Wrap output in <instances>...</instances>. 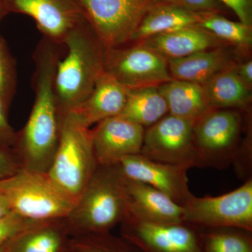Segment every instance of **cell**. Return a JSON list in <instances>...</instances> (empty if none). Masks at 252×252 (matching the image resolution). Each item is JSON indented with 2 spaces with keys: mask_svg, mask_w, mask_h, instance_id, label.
<instances>
[{
  "mask_svg": "<svg viewBox=\"0 0 252 252\" xmlns=\"http://www.w3.org/2000/svg\"><path fill=\"white\" fill-rule=\"evenodd\" d=\"M60 45L43 37L33 55L34 101L23 130L16 133L13 152L21 167L47 172L59 145L61 115L55 91V76L61 59Z\"/></svg>",
  "mask_w": 252,
  "mask_h": 252,
  "instance_id": "cell-1",
  "label": "cell"
},
{
  "mask_svg": "<svg viewBox=\"0 0 252 252\" xmlns=\"http://www.w3.org/2000/svg\"><path fill=\"white\" fill-rule=\"evenodd\" d=\"M130 214L125 177L117 165H97L65 218L73 235L110 233Z\"/></svg>",
  "mask_w": 252,
  "mask_h": 252,
  "instance_id": "cell-2",
  "label": "cell"
},
{
  "mask_svg": "<svg viewBox=\"0 0 252 252\" xmlns=\"http://www.w3.org/2000/svg\"><path fill=\"white\" fill-rule=\"evenodd\" d=\"M67 54L60 59L55 76V91L60 115L72 112L94 90L104 72L106 48L89 21L66 37Z\"/></svg>",
  "mask_w": 252,
  "mask_h": 252,
  "instance_id": "cell-3",
  "label": "cell"
},
{
  "mask_svg": "<svg viewBox=\"0 0 252 252\" xmlns=\"http://www.w3.org/2000/svg\"><path fill=\"white\" fill-rule=\"evenodd\" d=\"M97 166L91 129L72 112L61 116L59 145L48 175L77 203Z\"/></svg>",
  "mask_w": 252,
  "mask_h": 252,
  "instance_id": "cell-4",
  "label": "cell"
},
{
  "mask_svg": "<svg viewBox=\"0 0 252 252\" xmlns=\"http://www.w3.org/2000/svg\"><path fill=\"white\" fill-rule=\"evenodd\" d=\"M0 193L7 199L13 212L34 221L67 218L76 204L47 172L22 167L0 181Z\"/></svg>",
  "mask_w": 252,
  "mask_h": 252,
  "instance_id": "cell-5",
  "label": "cell"
},
{
  "mask_svg": "<svg viewBox=\"0 0 252 252\" xmlns=\"http://www.w3.org/2000/svg\"><path fill=\"white\" fill-rule=\"evenodd\" d=\"M242 125L237 109L212 108L197 119L193 128L197 167L223 170L233 164Z\"/></svg>",
  "mask_w": 252,
  "mask_h": 252,
  "instance_id": "cell-6",
  "label": "cell"
},
{
  "mask_svg": "<svg viewBox=\"0 0 252 252\" xmlns=\"http://www.w3.org/2000/svg\"><path fill=\"white\" fill-rule=\"evenodd\" d=\"M106 49L125 45L142 20L162 0H78Z\"/></svg>",
  "mask_w": 252,
  "mask_h": 252,
  "instance_id": "cell-7",
  "label": "cell"
},
{
  "mask_svg": "<svg viewBox=\"0 0 252 252\" xmlns=\"http://www.w3.org/2000/svg\"><path fill=\"white\" fill-rule=\"evenodd\" d=\"M182 207L184 223L203 228H234L252 232V178L220 196L194 195Z\"/></svg>",
  "mask_w": 252,
  "mask_h": 252,
  "instance_id": "cell-8",
  "label": "cell"
},
{
  "mask_svg": "<svg viewBox=\"0 0 252 252\" xmlns=\"http://www.w3.org/2000/svg\"><path fill=\"white\" fill-rule=\"evenodd\" d=\"M104 72L127 89L159 86L173 79L166 58L140 42L106 49Z\"/></svg>",
  "mask_w": 252,
  "mask_h": 252,
  "instance_id": "cell-9",
  "label": "cell"
},
{
  "mask_svg": "<svg viewBox=\"0 0 252 252\" xmlns=\"http://www.w3.org/2000/svg\"><path fill=\"white\" fill-rule=\"evenodd\" d=\"M195 121L167 114L145 130L141 155L188 169L197 167L193 141Z\"/></svg>",
  "mask_w": 252,
  "mask_h": 252,
  "instance_id": "cell-10",
  "label": "cell"
},
{
  "mask_svg": "<svg viewBox=\"0 0 252 252\" xmlns=\"http://www.w3.org/2000/svg\"><path fill=\"white\" fill-rule=\"evenodd\" d=\"M6 13L33 18L44 38L63 45L68 34L87 18L78 0H1Z\"/></svg>",
  "mask_w": 252,
  "mask_h": 252,
  "instance_id": "cell-11",
  "label": "cell"
},
{
  "mask_svg": "<svg viewBox=\"0 0 252 252\" xmlns=\"http://www.w3.org/2000/svg\"><path fill=\"white\" fill-rule=\"evenodd\" d=\"M121 226L122 237L142 252H203L195 225L156 224L128 215Z\"/></svg>",
  "mask_w": 252,
  "mask_h": 252,
  "instance_id": "cell-12",
  "label": "cell"
},
{
  "mask_svg": "<svg viewBox=\"0 0 252 252\" xmlns=\"http://www.w3.org/2000/svg\"><path fill=\"white\" fill-rule=\"evenodd\" d=\"M117 165L126 178L154 187L180 206L194 196L189 189L187 167L155 161L140 154L124 158Z\"/></svg>",
  "mask_w": 252,
  "mask_h": 252,
  "instance_id": "cell-13",
  "label": "cell"
},
{
  "mask_svg": "<svg viewBox=\"0 0 252 252\" xmlns=\"http://www.w3.org/2000/svg\"><path fill=\"white\" fill-rule=\"evenodd\" d=\"M145 128L118 115L91 129L93 148L97 165H117L124 158L140 154Z\"/></svg>",
  "mask_w": 252,
  "mask_h": 252,
  "instance_id": "cell-14",
  "label": "cell"
},
{
  "mask_svg": "<svg viewBox=\"0 0 252 252\" xmlns=\"http://www.w3.org/2000/svg\"><path fill=\"white\" fill-rule=\"evenodd\" d=\"M125 180L130 207L129 215L156 224L184 223L183 207L165 194L143 182L126 177Z\"/></svg>",
  "mask_w": 252,
  "mask_h": 252,
  "instance_id": "cell-15",
  "label": "cell"
},
{
  "mask_svg": "<svg viewBox=\"0 0 252 252\" xmlns=\"http://www.w3.org/2000/svg\"><path fill=\"white\" fill-rule=\"evenodd\" d=\"M127 89L106 72L99 76L94 90L72 112L88 127L119 115L125 106Z\"/></svg>",
  "mask_w": 252,
  "mask_h": 252,
  "instance_id": "cell-16",
  "label": "cell"
},
{
  "mask_svg": "<svg viewBox=\"0 0 252 252\" xmlns=\"http://www.w3.org/2000/svg\"><path fill=\"white\" fill-rule=\"evenodd\" d=\"M227 46L199 51L180 59H167L172 79L205 85L216 74L234 67V53Z\"/></svg>",
  "mask_w": 252,
  "mask_h": 252,
  "instance_id": "cell-17",
  "label": "cell"
},
{
  "mask_svg": "<svg viewBox=\"0 0 252 252\" xmlns=\"http://www.w3.org/2000/svg\"><path fill=\"white\" fill-rule=\"evenodd\" d=\"M69 235L65 219L34 221L5 244L0 252H67Z\"/></svg>",
  "mask_w": 252,
  "mask_h": 252,
  "instance_id": "cell-18",
  "label": "cell"
},
{
  "mask_svg": "<svg viewBox=\"0 0 252 252\" xmlns=\"http://www.w3.org/2000/svg\"><path fill=\"white\" fill-rule=\"evenodd\" d=\"M140 42L167 59H180L199 51L228 44L198 26H189L158 34Z\"/></svg>",
  "mask_w": 252,
  "mask_h": 252,
  "instance_id": "cell-19",
  "label": "cell"
},
{
  "mask_svg": "<svg viewBox=\"0 0 252 252\" xmlns=\"http://www.w3.org/2000/svg\"><path fill=\"white\" fill-rule=\"evenodd\" d=\"M203 14L170 3H160L146 15L130 42H140L152 36L198 26Z\"/></svg>",
  "mask_w": 252,
  "mask_h": 252,
  "instance_id": "cell-20",
  "label": "cell"
},
{
  "mask_svg": "<svg viewBox=\"0 0 252 252\" xmlns=\"http://www.w3.org/2000/svg\"><path fill=\"white\" fill-rule=\"evenodd\" d=\"M158 88L172 115L197 120L212 109L204 86L200 84L172 79Z\"/></svg>",
  "mask_w": 252,
  "mask_h": 252,
  "instance_id": "cell-21",
  "label": "cell"
},
{
  "mask_svg": "<svg viewBox=\"0 0 252 252\" xmlns=\"http://www.w3.org/2000/svg\"><path fill=\"white\" fill-rule=\"evenodd\" d=\"M204 89L212 108L244 109L252 101V89L235 72L234 67L216 74Z\"/></svg>",
  "mask_w": 252,
  "mask_h": 252,
  "instance_id": "cell-22",
  "label": "cell"
},
{
  "mask_svg": "<svg viewBox=\"0 0 252 252\" xmlns=\"http://www.w3.org/2000/svg\"><path fill=\"white\" fill-rule=\"evenodd\" d=\"M169 114L166 101L158 86L127 89L121 117L142 127H150Z\"/></svg>",
  "mask_w": 252,
  "mask_h": 252,
  "instance_id": "cell-23",
  "label": "cell"
},
{
  "mask_svg": "<svg viewBox=\"0 0 252 252\" xmlns=\"http://www.w3.org/2000/svg\"><path fill=\"white\" fill-rule=\"evenodd\" d=\"M196 227L203 252H252V232L234 228Z\"/></svg>",
  "mask_w": 252,
  "mask_h": 252,
  "instance_id": "cell-24",
  "label": "cell"
},
{
  "mask_svg": "<svg viewBox=\"0 0 252 252\" xmlns=\"http://www.w3.org/2000/svg\"><path fill=\"white\" fill-rule=\"evenodd\" d=\"M198 26L228 44L243 49L252 48V26L230 21L217 13H204Z\"/></svg>",
  "mask_w": 252,
  "mask_h": 252,
  "instance_id": "cell-25",
  "label": "cell"
},
{
  "mask_svg": "<svg viewBox=\"0 0 252 252\" xmlns=\"http://www.w3.org/2000/svg\"><path fill=\"white\" fill-rule=\"evenodd\" d=\"M72 252H142L133 244L110 233L76 235L69 240Z\"/></svg>",
  "mask_w": 252,
  "mask_h": 252,
  "instance_id": "cell-26",
  "label": "cell"
},
{
  "mask_svg": "<svg viewBox=\"0 0 252 252\" xmlns=\"http://www.w3.org/2000/svg\"><path fill=\"white\" fill-rule=\"evenodd\" d=\"M17 85L16 63L4 38L0 34V97L11 105Z\"/></svg>",
  "mask_w": 252,
  "mask_h": 252,
  "instance_id": "cell-27",
  "label": "cell"
},
{
  "mask_svg": "<svg viewBox=\"0 0 252 252\" xmlns=\"http://www.w3.org/2000/svg\"><path fill=\"white\" fill-rule=\"evenodd\" d=\"M33 222L13 212L0 217V248Z\"/></svg>",
  "mask_w": 252,
  "mask_h": 252,
  "instance_id": "cell-28",
  "label": "cell"
},
{
  "mask_svg": "<svg viewBox=\"0 0 252 252\" xmlns=\"http://www.w3.org/2000/svg\"><path fill=\"white\" fill-rule=\"evenodd\" d=\"M9 106L0 97V147L12 149L16 140V132L8 119Z\"/></svg>",
  "mask_w": 252,
  "mask_h": 252,
  "instance_id": "cell-29",
  "label": "cell"
},
{
  "mask_svg": "<svg viewBox=\"0 0 252 252\" xmlns=\"http://www.w3.org/2000/svg\"><path fill=\"white\" fill-rule=\"evenodd\" d=\"M194 12L217 13L220 7L217 0H162Z\"/></svg>",
  "mask_w": 252,
  "mask_h": 252,
  "instance_id": "cell-30",
  "label": "cell"
},
{
  "mask_svg": "<svg viewBox=\"0 0 252 252\" xmlns=\"http://www.w3.org/2000/svg\"><path fill=\"white\" fill-rule=\"evenodd\" d=\"M21 167L12 149L0 147V181L13 175Z\"/></svg>",
  "mask_w": 252,
  "mask_h": 252,
  "instance_id": "cell-31",
  "label": "cell"
},
{
  "mask_svg": "<svg viewBox=\"0 0 252 252\" xmlns=\"http://www.w3.org/2000/svg\"><path fill=\"white\" fill-rule=\"evenodd\" d=\"M234 11L240 22L252 26V0H220Z\"/></svg>",
  "mask_w": 252,
  "mask_h": 252,
  "instance_id": "cell-32",
  "label": "cell"
},
{
  "mask_svg": "<svg viewBox=\"0 0 252 252\" xmlns=\"http://www.w3.org/2000/svg\"><path fill=\"white\" fill-rule=\"evenodd\" d=\"M234 70L240 78L249 86H252V61L249 60L246 62H244L236 64L234 66Z\"/></svg>",
  "mask_w": 252,
  "mask_h": 252,
  "instance_id": "cell-33",
  "label": "cell"
},
{
  "mask_svg": "<svg viewBox=\"0 0 252 252\" xmlns=\"http://www.w3.org/2000/svg\"><path fill=\"white\" fill-rule=\"evenodd\" d=\"M11 212H12V210L7 199L2 193H0V217L9 215Z\"/></svg>",
  "mask_w": 252,
  "mask_h": 252,
  "instance_id": "cell-34",
  "label": "cell"
},
{
  "mask_svg": "<svg viewBox=\"0 0 252 252\" xmlns=\"http://www.w3.org/2000/svg\"><path fill=\"white\" fill-rule=\"evenodd\" d=\"M6 14H7V13H6V10L4 9L2 1H1V0H0V23H1V20L3 19V18Z\"/></svg>",
  "mask_w": 252,
  "mask_h": 252,
  "instance_id": "cell-35",
  "label": "cell"
},
{
  "mask_svg": "<svg viewBox=\"0 0 252 252\" xmlns=\"http://www.w3.org/2000/svg\"><path fill=\"white\" fill-rule=\"evenodd\" d=\"M71 252H72V251H71Z\"/></svg>",
  "mask_w": 252,
  "mask_h": 252,
  "instance_id": "cell-36",
  "label": "cell"
}]
</instances>
